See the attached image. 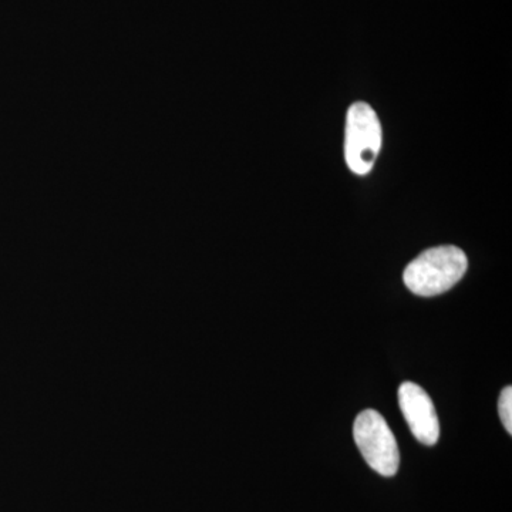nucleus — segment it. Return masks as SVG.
Returning a JSON list of instances; mask_svg holds the SVG:
<instances>
[{
    "label": "nucleus",
    "instance_id": "nucleus-1",
    "mask_svg": "<svg viewBox=\"0 0 512 512\" xmlns=\"http://www.w3.org/2000/svg\"><path fill=\"white\" fill-rule=\"evenodd\" d=\"M468 268L467 256L460 248L444 245L427 249L404 269V285L419 296H436L450 291Z\"/></svg>",
    "mask_w": 512,
    "mask_h": 512
},
{
    "label": "nucleus",
    "instance_id": "nucleus-2",
    "mask_svg": "<svg viewBox=\"0 0 512 512\" xmlns=\"http://www.w3.org/2000/svg\"><path fill=\"white\" fill-rule=\"evenodd\" d=\"M356 446L370 468L383 477H393L400 466L396 437L387 421L376 410H363L353 426Z\"/></svg>",
    "mask_w": 512,
    "mask_h": 512
},
{
    "label": "nucleus",
    "instance_id": "nucleus-3",
    "mask_svg": "<svg viewBox=\"0 0 512 512\" xmlns=\"http://www.w3.org/2000/svg\"><path fill=\"white\" fill-rule=\"evenodd\" d=\"M382 147V126L369 104H352L346 119L345 158L350 170L357 175L372 171Z\"/></svg>",
    "mask_w": 512,
    "mask_h": 512
},
{
    "label": "nucleus",
    "instance_id": "nucleus-4",
    "mask_svg": "<svg viewBox=\"0 0 512 512\" xmlns=\"http://www.w3.org/2000/svg\"><path fill=\"white\" fill-rule=\"evenodd\" d=\"M399 404L410 431L424 446L440 439V423L429 394L419 384L404 382L399 387Z\"/></svg>",
    "mask_w": 512,
    "mask_h": 512
},
{
    "label": "nucleus",
    "instance_id": "nucleus-5",
    "mask_svg": "<svg viewBox=\"0 0 512 512\" xmlns=\"http://www.w3.org/2000/svg\"><path fill=\"white\" fill-rule=\"evenodd\" d=\"M498 413L503 421L505 430L512 434V389L511 386L505 387L498 400Z\"/></svg>",
    "mask_w": 512,
    "mask_h": 512
}]
</instances>
